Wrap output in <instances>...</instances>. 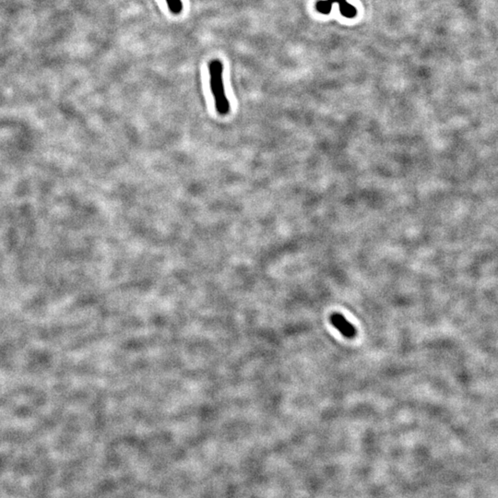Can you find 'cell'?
I'll list each match as a JSON object with an SVG mask.
<instances>
[{"instance_id":"cell-1","label":"cell","mask_w":498,"mask_h":498,"mask_svg":"<svg viewBox=\"0 0 498 498\" xmlns=\"http://www.w3.org/2000/svg\"><path fill=\"white\" fill-rule=\"evenodd\" d=\"M209 84L215 102V108L221 116H226L230 112V103L227 99L223 84V65L219 59L213 60L209 66Z\"/></svg>"},{"instance_id":"cell-2","label":"cell","mask_w":498,"mask_h":498,"mask_svg":"<svg viewBox=\"0 0 498 498\" xmlns=\"http://www.w3.org/2000/svg\"><path fill=\"white\" fill-rule=\"evenodd\" d=\"M331 322L336 330L340 331V334L346 338L352 339L356 335V329L351 322H349L342 315L335 313L331 315Z\"/></svg>"},{"instance_id":"cell-3","label":"cell","mask_w":498,"mask_h":498,"mask_svg":"<svg viewBox=\"0 0 498 498\" xmlns=\"http://www.w3.org/2000/svg\"><path fill=\"white\" fill-rule=\"evenodd\" d=\"M329 1L331 2V4L338 3L340 6V13L346 18H354L357 14L356 9L352 5L349 4L346 0H329Z\"/></svg>"},{"instance_id":"cell-4","label":"cell","mask_w":498,"mask_h":498,"mask_svg":"<svg viewBox=\"0 0 498 498\" xmlns=\"http://www.w3.org/2000/svg\"><path fill=\"white\" fill-rule=\"evenodd\" d=\"M167 3L168 8L173 14L181 13L183 10V3L181 0H165Z\"/></svg>"},{"instance_id":"cell-5","label":"cell","mask_w":498,"mask_h":498,"mask_svg":"<svg viewBox=\"0 0 498 498\" xmlns=\"http://www.w3.org/2000/svg\"><path fill=\"white\" fill-rule=\"evenodd\" d=\"M331 6H332V4L329 0H319V1H317V4H316V8H317V11L327 15V14H330V12H331Z\"/></svg>"}]
</instances>
